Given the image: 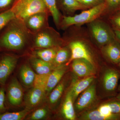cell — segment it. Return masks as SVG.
Segmentation results:
<instances>
[{
    "label": "cell",
    "mask_w": 120,
    "mask_h": 120,
    "mask_svg": "<svg viewBox=\"0 0 120 120\" xmlns=\"http://www.w3.org/2000/svg\"><path fill=\"white\" fill-rule=\"evenodd\" d=\"M105 2L91 7L74 16H64L61 22L62 28H67L73 25H80L91 22L106 11Z\"/></svg>",
    "instance_id": "3"
},
{
    "label": "cell",
    "mask_w": 120,
    "mask_h": 120,
    "mask_svg": "<svg viewBox=\"0 0 120 120\" xmlns=\"http://www.w3.org/2000/svg\"><path fill=\"white\" fill-rule=\"evenodd\" d=\"M82 3L87 8L92 7L105 2V0H82Z\"/></svg>",
    "instance_id": "33"
},
{
    "label": "cell",
    "mask_w": 120,
    "mask_h": 120,
    "mask_svg": "<svg viewBox=\"0 0 120 120\" xmlns=\"http://www.w3.org/2000/svg\"><path fill=\"white\" fill-rule=\"evenodd\" d=\"M60 39L56 31L48 26L32 34V41L35 47L47 49L53 48Z\"/></svg>",
    "instance_id": "4"
},
{
    "label": "cell",
    "mask_w": 120,
    "mask_h": 120,
    "mask_svg": "<svg viewBox=\"0 0 120 120\" xmlns=\"http://www.w3.org/2000/svg\"><path fill=\"white\" fill-rule=\"evenodd\" d=\"M114 28L120 30V11L116 13L111 19Z\"/></svg>",
    "instance_id": "32"
},
{
    "label": "cell",
    "mask_w": 120,
    "mask_h": 120,
    "mask_svg": "<svg viewBox=\"0 0 120 120\" xmlns=\"http://www.w3.org/2000/svg\"><path fill=\"white\" fill-rule=\"evenodd\" d=\"M69 46L71 50V56L66 65L68 66L73 60L79 59H84L94 64L90 52L82 42L79 41H74L70 43Z\"/></svg>",
    "instance_id": "7"
},
{
    "label": "cell",
    "mask_w": 120,
    "mask_h": 120,
    "mask_svg": "<svg viewBox=\"0 0 120 120\" xmlns=\"http://www.w3.org/2000/svg\"><path fill=\"white\" fill-rule=\"evenodd\" d=\"M48 12H41L31 15L23 20L26 28L32 34L49 26Z\"/></svg>",
    "instance_id": "6"
},
{
    "label": "cell",
    "mask_w": 120,
    "mask_h": 120,
    "mask_svg": "<svg viewBox=\"0 0 120 120\" xmlns=\"http://www.w3.org/2000/svg\"><path fill=\"white\" fill-rule=\"evenodd\" d=\"M48 114L47 109L45 108H41L36 110L31 114L30 119L31 120H39L45 118Z\"/></svg>",
    "instance_id": "29"
},
{
    "label": "cell",
    "mask_w": 120,
    "mask_h": 120,
    "mask_svg": "<svg viewBox=\"0 0 120 120\" xmlns=\"http://www.w3.org/2000/svg\"><path fill=\"white\" fill-rule=\"evenodd\" d=\"M61 6L65 11L72 13L76 11L86 8L87 7L76 0H60Z\"/></svg>",
    "instance_id": "20"
},
{
    "label": "cell",
    "mask_w": 120,
    "mask_h": 120,
    "mask_svg": "<svg viewBox=\"0 0 120 120\" xmlns=\"http://www.w3.org/2000/svg\"><path fill=\"white\" fill-rule=\"evenodd\" d=\"M120 77V73L113 69H109L103 76V86L105 90L112 92L116 90Z\"/></svg>",
    "instance_id": "13"
},
{
    "label": "cell",
    "mask_w": 120,
    "mask_h": 120,
    "mask_svg": "<svg viewBox=\"0 0 120 120\" xmlns=\"http://www.w3.org/2000/svg\"><path fill=\"white\" fill-rule=\"evenodd\" d=\"M106 103L109 106L112 113L120 115V101L110 102Z\"/></svg>",
    "instance_id": "31"
},
{
    "label": "cell",
    "mask_w": 120,
    "mask_h": 120,
    "mask_svg": "<svg viewBox=\"0 0 120 120\" xmlns=\"http://www.w3.org/2000/svg\"><path fill=\"white\" fill-rule=\"evenodd\" d=\"M73 100L71 91L67 93L62 107V115L65 119L74 120L76 118L75 113L73 106Z\"/></svg>",
    "instance_id": "18"
},
{
    "label": "cell",
    "mask_w": 120,
    "mask_h": 120,
    "mask_svg": "<svg viewBox=\"0 0 120 120\" xmlns=\"http://www.w3.org/2000/svg\"><path fill=\"white\" fill-rule=\"evenodd\" d=\"M80 118L81 120H109L101 114L98 109L85 113L81 116Z\"/></svg>",
    "instance_id": "27"
},
{
    "label": "cell",
    "mask_w": 120,
    "mask_h": 120,
    "mask_svg": "<svg viewBox=\"0 0 120 120\" xmlns=\"http://www.w3.org/2000/svg\"><path fill=\"white\" fill-rule=\"evenodd\" d=\"M72 68L76 75L80 77L94 75L95 69L94 64L84 59H79L72 61Z\"/></svg>",
    "instance_id": "9"
},
{
    "label": "cell",
    "mask_w": 120,
    "mask_h": 120,
    "mask_svg": "<svg viewBox=\"0 0 120 120\" xmlns=\"http://www.w3.org/2000/svg\"><path fill=\"white\" fill-rule=\"evenodd\" d=\"M49 11L52 16L54 21L56 25H59L60 14L56 5V0H42Z\"/></svg>",
    "instance_id": "22"
},
{
    "label": "cell",
    "mask_w": 120,
    "mask_h": 120,
    "mask_svg": "<svg viewBox=\"0 0 120 120\" xmlns=\"http://www.w3.org/2000/svg\"><path fill=\"white\" fill-rule=\"evenodd\" d=\"M5 99V90L4 88H2L0 89V110H4L5 109L4 104Z\"/></svg>",
    "instance_id": "34"
},
{
    "label": "cell",
    "mask_w": 120,
    "mask_h": 120,
    "mask_svg": "<svg viewBox=\"0 0 120 120\" xmlns=\"http://www.w3.org/2000/svg\"><path fill=\"white\" fill-rule=\"evenodd\" d=\"M66 71L64 66H59L50 73L47 80L46 92H49L58 84Z\"/></svg>",
    "instance_id": "15"
},
{
    "label": "cell",
    "mask_w": 120,
    "mask_h": 120,
    "mask_svg": "<svg viewBox=\"0 0 120 120\" xmlns=\"http://www.w3.org/2000/svg\"></svg>",
    "instance_id": "41"
},
{
    "label": "cell",
    "mask_w": 120,
    "mask_h": 120,
    "mask_svg": "<svg viewBox=\"0 0 120 120\" xmlns=\"http://www.w3.org/2000/svg\"><path fill=\"white\" fill-rule=\"evenodd\" d=\"M49 74L45 75L36 74L34 83V87L41 88L46 92L47 80Z\"/></svg>",
    "instance_id": "28"
},
{
    "label": "cell",
    "mask_w": 120,
    "mask_h": 120,
    "mask_svg": "<svg viewBox=\"0 0 120 120\" xmlns=\"http://www.w3.org/2000/svg\"><path fill=\"white\" fill-rule=\"evenodd\" d=\"M11 9L22 21L35 13L49 11L42 0H15Z\"/></svg>",
    "instance_id": "2"
},
{
    "label": "cell",
    "mask_w": 120,
    "mask_h": 120,
    "mask_svg": "<svg viewBox=\"0 0 120 120\" xmlns=\"http://www.w3.org/2000/svg\"><path fill=\"white\" fill-rule=\"evenodd\" d=\"M104 53L110 60L117 64L120 61V45L116 39L104 45Z\"/></svg>",
    "instance_id": "14"
},
{
    "label": "cell",
    "mask_w": 120,
    "mask_h": 120,
    "mask_svg": "<svg viewBox=\"0 0 120 120\" xmlns=\"http://www.w3.org/2000/svg\"><path fill=\"white\" fill-rule=\"evenodd\" d=\"M69 53L68 50L62 48L57 51L52 62L56 65H60L68 60Z\"/></svg>",
    "instance_id": "24"
},
{
    "label": "cell",
    "mask_w": 120,
    "mask_h": 120,
    "mask_svg": "<svg viewBox=\"0 0 120 120\" xmlns=\"http://www.w3.org/2000/svg\"></svg>",
    "instance_id": "40"
},
{
    "label": "cell",
    "mask_w": 120,
    "mask_h": 120,
    "mask_svg": "<svg viewBox=\"0 0 120 120\" xmlns=\"http://www.w3.org/2000/svg\"><path fill=\"white\" fill-rule=\"evenodd\" d=\"M76 0L77 1H79L80 3H82V0Z\"/></svg>",
    "instance_id": "38"
},
{
    "label": "cell",
    "mask_w": 120,
    "mask_h": 120,
    "mask_svg": "<svg viewBox=\"0 0 120 120\" xmlns=\"http://www.w3.org/2000/svg\"><path fill=\"white\" fill-rule=\"evenodd\" d=\"M20 76L25 86H30L34 85L36 74L27 64H24L20 69Z\"/></svg>",
    "instance_id": "19"
},
{
    "label": "cell",
    "mask_w": 120,
    "mask_h": 120,
    "mask_svg": "<svg viewBox=\"0 0 120 120\" xmlns=\"http://www.w3.org/2000/svg\"><path fill=\"white\" fill-rule=\"evenodd\" d=\"M23 91L21 85L16 78H13L8 89V98L11 105L18 106L22 103Z\"/></svg>",
    "instance_id": "10"
},
{
    "label": "cell",
    "mask_w": 120,
    "mask_h": 120,
    "mask_svg": "<svg viewBox=\"0 0 120 120\" xmlns=\"http://www.w3.org/2000/svg\"><path fill=\"white\" fill-rule=\"evenodd\" d=\"M96 96V86L93 84L84 91L76 102L75 107L81 110L88 107L94 101Z\"/></svg>",
    "instance_id": "12"
},
{
    "label": "cell",
    "mask_w": 120,
    "mask_h": 120,
    "mask_svg": "<svg viewBox=\"0 0 120 120\" xmlns=\"http://www.w3.org/2000/svg\"><path fill=\"white\" fill-rule=\"evenodd\" d=\"M57 51L53 48L43 49L35 52V54L38 58L46 62H52L53 61Z\"/></svg>",
    "instance_id": "21"
},
{
    "label": "cell",
    "mask_w": 120,
    "mask_h": 120,
    "mask_svg": "<svg viewBox=\"0 0 120 120\" xmlns=\"http://www.w3.org/2000/svg\"><path fill=\"white\" fill-rule=\"evenodd\" d=\"M30 61L32 67L38 75L49 74L55 68L52 62H46L38 57L31 58Z\"/></svg>",
    "instance_id": "17"
},
{
    "label": "cell",
    "mask_w": 120,
    "mask_h": 120,
    "mask_svg": "<svg viewBox=\"0 0 120 120\" xmlns=\"http://www.w3.org/2000/svg\"><path fill=\"white\" fill-rule=\"evenodd\" d=\"M106 10L113 12L120 11V0H105Z\"/></svg>",
    "instance_id": "30"
},
{
    "label": "cell",
    "mask_w": 120,
    "mask_h": 120,
    "mask_svg": "<svg viewBox=\"0 0 120 120\" xmlns=\"http://www.w3.org/2000/svg\"><path fill=\"white\" fill-rule=\"evenodd\" d=\"M116 98H117V99H118L119 101H120V94L117 95V97H116Z\"/></svg>",
    "instance_id": "37"
},
{
    "label": "cell",
    "mask_w": 120,
    "mask_h": 120,
    "mask_svg": "<svg viewBox=\"0 0 120 120\" xmlns=\"http://www.w3.org/2000/svg\"><path fill=\"white\" fill-rule=\"evenodd\" d=\"M10 23L7 30L0 38V46L10 50H22L32 41V34L21 20L15 18Z\"/></svg>",
    "instance_id": "1"
},
{
    "label": "cell",
    "mask_w": 120,
    "mask_h": 120,
    "mask_svg": "<svg viewBox=\"0 0 120 120\" xmlns=\"http://www.w3.org/2000/svg\"><path fill=\"white\" fill-rule=\"evenodd\" d=\"M113 31L116 37L120 41V30L114 28Z\"/></svg>",
    "instance_id": "36"
},
{
    "label": "cell",
    "mask_w": 120,
    "mask_h": 120,
    "mask_svg": "<svg viewBox=\"0 0 120 120\" xmlns=\"http://www.w3.org/2000/svg\"><path fill=\"white\" fill-rule=\"evenodd\" d=\"M64 87V84L63 82L60 83L56 86V87H55L49 95L50 103L54 104L58 101L62 95Z\"/></svg>",
    "instance_id": "25"
},
{
    "label": "cell",
    "mask_w": 120,
    "mask_h": 120,
    "mask_svg": "<svg viewBox=\"0 0 120 120\" xmlns=\"http://www.w3.org/2000/svg\"><path fill=\"white\" fill-rule=\"evenodd\" d=\"M118 90H119L120 91V85H119V87H118Z\"/></svg>",
    "instance_id": "39"
},
{
    "label": "cell",
    "mask_w": 120,
    "mask_h": 120,
    "mask_svg": "<svg viewBox=\"0 0 120 120\" xmlns=\"http://www.w3.org/2000/svg\"><path fill=\"white\" fill-rule=\"evenodd\" d=\"M18 58L15 56L7 55L0 60V84L4 85L8 77L16 66Z\"/></svg>",
    "instance_id": "8"
},
{
    "label": "cell",
    "mask_w": 120,
    "mask_h": 120,
    "mask_svg": "<svg viewBox=\"0 0 120 120\" xmlns=\"http://www.w3.org/2000/svg\"><path fill=\"white\" fill-rule=\"evenodd\" d=\"M12 1L13 0H0V9L8 7Z\"/></svg>",
    "instance_id": "35"
},
{
    "label": "cell",
    "mask_w": 120,
    "mask_h": 120,
    "mask_svg": "<svg viewBox=\"0 0 120 120\" xmlns=\"http://www.w3.org/2000/svg\"><path fill=\"white\" fill-rule=\"evenodd\" d=\"M30 110L26 109L13 112H7L0 114V120H21L28 114Z\"/></svg>",
    "instance_id": "23"
},
{
    "label": "cell",
    "mask_w": 120,
    "mask_h": 120,
    "mask_svg": "<svg viewBox=\"0 0 120 120\" xmlns=\"http://www.w3.org/2000/svg\"><path fill=\"white\" fill-rule=\"evenodd\" d=\"M90 29L94 38L99 45H105L115 40L114 31L104 23L94 20L90 24Z\"/></svg>",
    "instance_id": "5"
},
{
    "label": "cell",
    "mask_w": 120,
    "mask_h": 120,
    "mask_svg": "<svg viewBox=\"0 0 120 120\" xmlns=\"http://www.w3.org/2000/svg\"><path fill=\"white\" fill-rule=\"evenodd\" d=\"M16 18L15 13L10 9L0 14V30Z\"/></svg>",
    "instance_id": "26"
},
{
    "label": "cell",
    "mask_w": 120,
    "mask_h": 120,
    "mask_svg": "<svg viewBox=\"0 0 120 120\" xmlns=\"http://www.w3.org/2000/svg\"><path fill=\"white\" fill-rule=\"evenodd\" d=\"M94 79V75L91 76L78 80L73 84L70 90L73 102L75 101L80 94L90 86L91 84L92 83Z\"/></svg>",
    "instance_id": "16"
},
{
    "label": "cell",
    "mask_w": 120,
    "mask_h": 120,
    "mask_svg": "<svg viewBox=\"0 0 120 120\" xmlns=\"http://www.w3.org/2000/svg\"><path fill=\"white\" fill-rule=\"evenodd\" d=\"M45 92L44 90L34 87L30 90L25 97L26 109L30 110L39 105L45 98Z\"/></svg>",
    "instance_id": "11"
}]
</instances>
